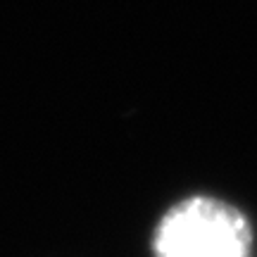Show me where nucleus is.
Returning a JSON list of instances; mask_svg holds the SVG:
<instances>
[{
  "mask_svg": "<svg viewBox=\"0 0 257 257\" xmlns=\"http://www.w3.org/2000/svg\"><path fill=\"white\" fill-rule=\"evenodd\" d=\"M155 257H252V229L245 214L217 198H186L157 221Z\"/></svg>",
  "mask_w": 257,
  "mask_h": 257,
  "instance_id": "f257e3e1",
  "label": "nucleus"
}]
</instances>
